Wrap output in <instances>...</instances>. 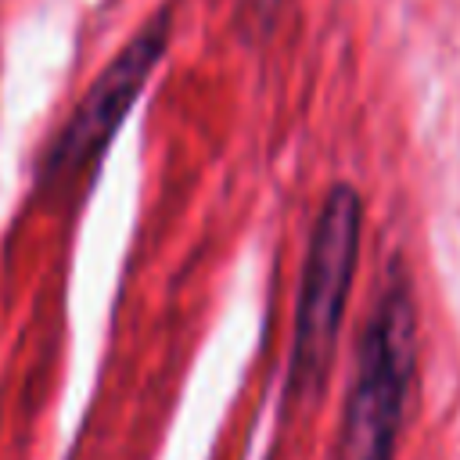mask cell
<instances>
[{"label":"cell","mask_w":460,"mask_h":460,"mask_svg":"<svg viewBox=\"0 0 460 460\" xmlns=\"http://www.w3.org/2000/svg\"><path fill=\"white\" fill-rule=\"evenodd\" d=\"M417 367V309L406 270L395 262L374 298L356 345L334 460H395Z\"/></svg>","instance_id":"6da1fadb"},{"label":"cell","mask_w":460,"mask_h":460,"mask_svg":"<svg viewBox=\"0 0 460 460\" xmlns=\"http://www.w3.org/2000/svg\"><path fill=\"white\" fill-rule=\"evenodd\" d=\"M359 230H363V201L356 187L334 183L316 212L302 266L291 363H288V392L295 399H316L327 385L338 331L352 291Z\"/></svg>","instance_id":"7a4b0ae2"},{"label":"cell","mask_w":460,"mask_h":460,"mask_svg":"<svg viewBox=\"0 0 460 460\" xmlns=\"http://www.w3.org/2000/svg\"><path fill=\"white\" fill-rule=\"evenodd\" d=\"M165 47H169V11H155V18L133 40H126V47L86 86V93L75 101L58 137L40 155L36 187L47 198H72L90 183Z\"/></svg>","instance_id":"3957f363"},{"label":"cell","mask_w":460,"mask_h":460,"mask_svg":"<svg viewBox=\"0 0 460 460\" xmlns=\"http://www.w3.org/2000/svg\"><path fill=\"white\" fill-rule=\"evenodd\" d=\"M244 4V11H248V18H259V22H270V14L277 11V4L280 0H241Z\"/></svg>","instance_id":"277c9868"}]
</instances>
